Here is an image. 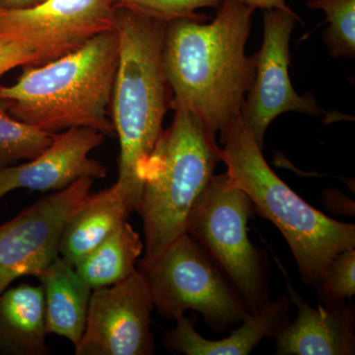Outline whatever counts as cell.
I'll return each mask as SVG.
<instances>
[{"label":"cell","instance_id":"7a4b0ae2","mask_svg":"<svg viewBox=\"0 0 355 355\" xmlns=\"http://www.w3.org/2000/svg\"><path fill=\"white\" fill-rule=\"evenodd\" d=\"M118 62V32H104L64 57L22 67L13 85L0 84V97L13 118L46 132L90 128L114 137L110 104Z\"/></svg>","mask_w":355,"mask_h":355},{"label":"cell","instance_id":"44dd1931","mask_svg":"<svg viewBox=\"0 0 355 355\" xmlns=\"http://www.w3.org/2000/svg\"><path fill=\"white\" fill-rule=\"evenodd\" d=\"M222 0H113L114 8H123L140 15L171 22L177 19H191L207 22L209 16L197 12L200 8H218Z\"/></svg>","mask_w":355,"mask_h":355},{"label":"cell","instance_id":"cb8c5ba5","mask_svg":"<svg viewBox=\"0 0 355 355\" xmlns=\"http://www.w3.org/2000/svg\"><path fill=\"white\" fill-rule=\"evenodd\" d=\"M244 2L253 11L257 8H260L263 11L277 8L286 11L287 13H291L292 15H297L289 8L286 0H244Z\"/></svg>","mask_w":355,"mask_h":355},{"label":"cell","instance_id":"7c38bea8","mask_svg":"<svg viewBox=\"0 0 355 355\" xmlns=\"http://www.w3.org/2000/svg\"><path fill=\"white\" fill-rule=\"evenodd\" d=\"M106 137L90 128L57 133L53 144L37 157L0 171V198L17 189L57 191L83 178L104 179L107 168L89 155Z\"/></svg>","mask_w":355,"mask_h":355},{"label":"cell","instance_id":"d4e9b609","mask_svg":"<svg viewBox=\"0 0 355 355\" xmlns=\"http://www.w3.org/2000/svg\"><path fill=\"white\" fill-rule=\"evenodd\" d=\"M44 0H0V7L4 8H28L41 3Z\"/></svg>","mask_w":355,"mask_h":355},{"label":"cell","instance_id":"ba28073f","mask_svg":"<svg viewBox=\"0 0 355 355\" xmlns=\"http://www.w3.org/2000/svg\"><path fill=\"white\" fill-rule=\"evenodd\" d=\"M93 182L77 180L0 225V294L19 277H38L60 256L65 226L90 198Z\"/></svg>","mask_w":355,"mask_h":355},{"label":"cell","instance_id":"3957f363","mask_svg":"<svg viewBox=\"0 0 355 355\" xmlns=\"http://www.w3.org/2000/svg\"><path fill=\"white\" fill-rule=\"evenodd\" d=\"M220 141L226 174L245 191L259 216L279 228L301 279L317 289L333 259L354 249V224L327 216L292 191L268 164L242 116L222 130Z\"/></svg>","mask_w":355,"mask_h":355},{"label":"cell","instance_id":"5bb4252c","mask_svg":"<svg viewBox=\"0 0 355 355\" xmlns=\"http://www.w3.org/2000/svg\"><path fill=\"white\" fill-rule=\"evenodd\" d=\"M291 302L284 295L250 313L241 326L230 336L212 340L196 331L193 321L186 316L177 318L176 327L165 334L163 345L177 354L248 355L266 338H275L289 321Z\"/></svg>","mask_w":355,"mask_h":355},{"label":"cell","instance_id":"6da1fadb","mask_svg":"<svg viewBox=\"0 0 355 355\" xmlns=\"http://www.w3.org/2000/svg\"><path fill=\"white\" fill-rule=\"evenodd\" d=\"M252 13L244 0H222L209 24L184 18L166 23L162 60L171 109L195 114L216 139L242 116L253 84L254 55L245 51Z\"/></svg>","mask_w":355,"mask_h":355},{"label":"cell","instance_id":"8fae6325","mask_svg":"<svg viewBox=\"0 0 355 355\" xmlns=\"http://www.w3.org/2000/svg\"><path fill=\"white\" fill-rule=\"evenodd\" d=\"M154 308L148 284L139 270L113 286L93 289L85 331L76 354H153Z\"/></svg>","mask_w":355,"mask_h":355},{"label":"cell","instance_id":"9c48e42d","mask_svg":"<svg viewBox=\"0 0 355 355\" xmlns=\"http://www.w3.org/2000/svg\"><path fill=\"white\" fill-rule=\"evenodd\" d=\"M114 30L113 0H44L28 8L0 7V42L31 46L41 64Z\"/></svg>","mask_w":355,"mask_h":355},{"label":"cell","instance_id":"4fadbf2b","mask_svg":"<svg viewBox=\"0 0 355 355\" xmlns=\"http://www.w3.org/2000/svg\"><path fill=\"white\" fill-rule=\"evenodd\" d=\"M282 268L287 296L297 308L293 321L289 320L277 335L275 354L354 355L355 354V310L345 301L312 307L294 289L286 270Z\"/></svg>","mask_w":355,"mask_h":355},{"label":"cell","instance_id":"5b68a950","mask_svg":"<svg viewBox=\"0 0 355 355\" xmlns=\"http://www.w3.org/2000/svg\"><path fill=\"white\" fill-rule=\"evenodd\" d=\"M172 125L163 130L140 174L137 211L144 222L146 266L187 232L189 219L220 162V147L200 119L174 110Z\"/></svg>","mask_w":355,"mask_h":355},{"label":"cell","instance_id":"603a6c76","mask_svg":"<svg viewBox=\"0 0 355 355\" xmlns=\"http://www.w3.org/2000/svg\"><path fill=\"white\" fill-rule=\"evenodd\" d=\"M27 64H41L38 53L31 46L0 42V79L9 70Z\"/></svg>","mask_w":355,"mask_h":355},{"label":"cell","instance_id":"8992f818","mask_svg":"<svg viewBox=\"0 0 355 355\" xmlns=\"http://www.w3.org/2000/svg\"><path fill=\"white\" fill-rule=\"evenodd\" d=\"M254 205L227 174L214 175L196 203L187 233L220 268L250 313L270 303L268 259L248 235Z\"/></svg>","mask_w":355,"mask_h":355},{"label":"cell","instance_id":"d6986e66","mask_svg":"<svg viewBox=\"0 0 355 355\" xmlns=\"http://www.w3.org/2000/svg\"><path fill=\"white\" fill-rule=\"evenodd\" d=\"M9 105L8 100L0 97V171L37 157L57 135L16 120L9 114Z\"/></svg>","mask_w":355,"mask_h":355},{"label":"cell","instance_id":"9a60e30c","mask_svg":"<svg viewBox=\"0 0 355 355\" xmlns=\"http://www.w3.org/2000/svg\"><path fill=\"white\" fill-rule=\"evenodd\" d=\"M135 207L133 198L116 182L106 190L91 193L65 226L58 247L60 256L76 266L128 221Z\"/></svg>","mask_w":355,"mask_h":355},{"label":"cell","instance_id":"52a82bcc","mask_svg":"<svg viewBox=\"0 0 355 355\" xmlns=\"http://www.w3.org/2000/svg\"><path fill=\"white\" fill-rule=\"evenodd\" d=\"M137 270L146 277L154 307L166 319L175 321L193 310L211 330L223 331L250 315L241 295L187 232L153 263Z\"/></svg>","mask_w":355,"mask_h":355},{"label":"cell","instance_id":"30bf717a","mask_svg":"<svg viewBox=\"0 0 355 355\" xmlns=\"http://www.w3.org/2000/svg\"><path fill=\"white\" fill-rule=\"evenodd\" d=\"M263 38L261 50L254 55L253 84L245 99L242 119L263 148L268 125L287 112L317 116L326 114L311 94L299 95L289 77V44L298 15L275 8L263 13Z\"/></svg>","mask_w":355,"mask_h":355},{"label":"cell","instance_id":"7402d4cb","mask_svg":"<svg viewBox=\"0 0 355 355\" xmlns=\"http://www.w3.org/2000/svg\"><path fill=\"white\" fill-rule=\"evenodd\" d=\"M318 297L324 304L352 300L355 293V250L336 256L317 287Z\"/></svg>","mask_w":355,"mask_h":355},{"label":"cell","instance_id":"ac0fdd59","mask_svg":"<svg viewBox=\"0 0 355 355\" xmlns=\"http://www.w3.org/2000/svg\"><path fill=\"white\" fill-rule=\"evenodd\" d=\"M144 250L139 233L125 221L74 268L92 289L113 286L137 270L135 265Z\"/></svg>","mask_w":355,"mask_h":355},{"label":"cell","instance_id":"277c9868","mask_svg":"<svg viewBox=\"0 0 355 355\" xmlns=\"http://www.w3.org/2000/svg\"><path fill=\"white\" fill-rule=\"evenodd\" d=\"M166 23L116 8L119 62L110 112L120 141L119 178L139 202L140 174L163 132L171 93L163 69ZM137 209V207H135Z\"/></svg>","mask_w":355,"mask_h":355},{"label":"cell","instance_id":"ffe728a7","mask_svg":"<svg viewBox=\"0 0 355 355\" xmlns=\"http://www.w3.org/2000/svg\"><path fill=\"white\" fill-rule=\"evenodd\" d=\"M306 6L326 13L329 27L323 32V39L331 57L354 58L355 0H308Z\"/></svg>","mask_w":355,"mask_h":355},{"label":"cell","instance_id":"e0dca14e","mask_svg":"<svg viewBox=\"0 0 355 355\" xmlns=\"http://www.w3.org/2000/svg\"><path fill=\"white\" fill-rule=\"evenodd\" d=\"M48 335L42 286L23 284L0 294V354H49Z\"/></svg>","mask_w":355,"mask_h":355},{"label":"cell","instance_id":"2e32d148","mask_svg":"<svg viewBox=\"0 0 355 355\" xmlns=\"http://www.w3.org/2000/svg\"><path fill=\"white\" fill-rule=\"evenodd\" d=\"M37 279L43 287L48 333L67 338L76 349L85 331L93 289L77 273L74 266L60 256Z\"/></svg>","mask_w":355,"mask_h":355}]
</instances>
